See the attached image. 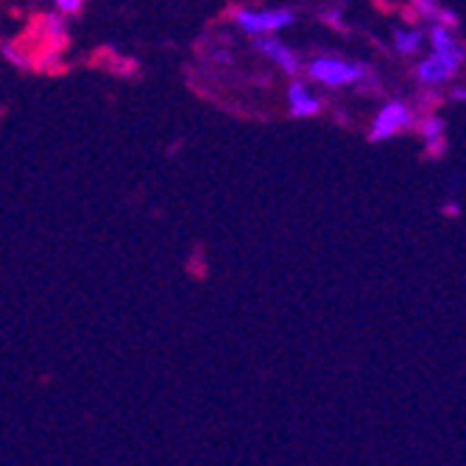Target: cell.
Returning a JSON list of instances; mask_svg holds the SVG:
<instances>
[{
	"mask_svg": "<svg viewBox=\"0 0 466 466\" xmlns=\"http://www.w3.org/2000/svg\"><path fill=\"white\" fill-rule=\"evenodd\" d=\"M308 76L319 81L321 87L338 90V87H350V84H363L371 78V70L360 62H347L338 56H316L308 62Z\"/></svg>",
	"mask_w": 466,
	"mask_h": 466,
	"instance_id": "6da1fadb",
	"label": "cell"
},
{
	"mask_svg": "<svg viewBox=\"0 0 466 466\" xmlns=\"http://www.w3.org/2000/svg\"><path fill=\"white\" fill-rule=\"evenodd\" d=\"M235 25L251 36H266L274 34L279 28H288L296 23V15L290 9H263V12H254V9H238L232 15Z\"/></svg>",
	"mask_w": 466,
	"mask_h": 466,
	"instance_id": "7a4b0ae2",
	"label": "cell"
},
{
	"mask_svg": "<svg viewBox=\"0 0 466 466\" xmlns=\"http://www.w3.org/2000/svg\"><path fill=\"white\" fill-rule=\"evenodd\" d=\"M413 126V112L408 104L402 101H389L383 109H380L371 120V129H369V140L374 143H383V140H391L397 137L400 132L410 129Z\"/></svg>",
	"mask_w": 466,
	"mask_h": 466,
	"instance_id": "3957f363",
	"label": "cell"
},
{
	"mask_svg": "<svg viewBox=\"0 0 466 466\" xmlns=\"http://www.w3.org/2000/svg\"><path fill=\"white\" fill-rule=\"evenodd\" d=\"M463 65V56H452V54H441V51H433L431 56H425L419 65H416V78L421 84H428V87H439V84L450 81L458 67Z\"/></svg>",
	"mask_w": 466,
	"mask_h": 466,
	"instance_id": "277c9868",
	"label": "cell"
},
{
	"mask_svg": "<svg viewBox=\"0 0 466 466\" xmlns=\"http://www.w3.org/2000/svg\"><path fill=\"white\" fill-rule=\"evenodd\" d=\"M254 48H258V54H263L266 59H271L279 70H285L288 76L299 73V56H296L288 46H282L279 39L274 36H254Z\"/></svg>",
	"mask_w": 466,
	"mask_h": 466,
	"instance_id": "5b68a950",
	"label": "cell"
},
{
	"mask_svg": "<svg viewBox=\"0 0 466 466\" xmlns=\"http://www.w3.org/2000/svg\"><path fill=\"white\" fill-rule=\"evenodd\" d=\"M288 109H290L293 117H313V115H319L321 101L310 93L308 84L293 81L288 87Z\"/></svg>",
	"mask_w": 466,
	"mask_h": 466,
	"instance_id": "8992f818",
	"label": "cell"
},
{
	"mask_svg": "<svg viewBox=\"0 0 466 466\" xmlns=\"http://www.w3.org/2000/svg\"><path fill=\"white\" fill-rule=\"evenodd\" d=\"M444 132H447V129H444V120L436 117V115H428V117H421V120H419V135H421V140H425L431 157H441V154H444V148H447Z\"/></svg>",
	"mask_w": 466,
	"mask_h": 466,
	"instance_id": "52a82bcc",
	"label": "cell"
},
{
	"mask_svg": "<svg viewBox=\"0 0 466 466\" xmlns=\"http://www.w3.org/2000/svg\"><path fill=\"white\" fill-rule=\"evenodd\" d=\"M410 4L416 6V12H419L421 17L431 20L433 25H436V23L450 25V28H455V25H458V17H455L452 12L441 9V6H439V0H410Z\"/></svg>",
	"mask_w": 466,
	"mask_h": 466,
	"instance_id": "ba28073f",
	"label": "cell"
},
{
	"mask_svg": "<svg viewBox=\"0 0 466 466\" xmlns=\"http://www.w3.org/2000/svg\"><path fill=\"white\" fill-rule=\"evenodd\" d=\"M421 42H425V31L421 28H394V46L400 54H405V56L419 54Z\"/></svg>",
	"mask_w": 466,
	"mask_h": 466,
	"instance_id": "9c48e42d",
	"label": "cell"
},
{
	"mask_svg": "<svg viewBox=\"0 0 466 466\" xmlns=\"http://www.w3.org/2000/svg\"><path fill=\"white\" fill-rule=\"evenodd\" d=\"M54 4L62 15H76L84 6V0H54Z\"/></svg>",
	"mask_w": 466,
	"mask_h": 466,
	"instance_id": "30bf717a",
	"label": "cell"
},
{
	"mask_svg": "<svg viewBox=\"0 0 466 466\" xmlns=\"http://www.w3.org/2000/svg\"><path fill=\"white\" fill-rule=\"evenodd\" d=\"M452 98H455V101H463V104H466V87H458V90L452 93Z\"/></svg>",
	"mask_w": 466,
	"mask_h": 466,
	"instance_id": "8fae6325",
	"label": "cell"
}]
</instances>
